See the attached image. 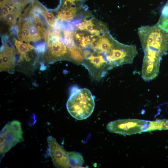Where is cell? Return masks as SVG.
I'll use <instances>...</instances> for the list:
<instances>
[{"mask_svg":"<svg viewBox=\"0 0 168 168\" xmlns=\"http://www.w3.org/2000/svg\"><path fill=\"white\" fill-rule=\"evenodd\" d=\"M17 16V14L12 11L10 12L5 17L7 22L12 24H15L16 22Z\"/></svg>","mask_w":168,"mask_h":168,"instance_id":"cell-19","label":"cell"},{"mask_svg":"<svg viewBox=\"0 0 168 168\" xmlns=\"http://www.w3.org/2000/svg\"><path fill=\"white\" fill-rule=\"evenodd\" d=\"M29 23L25 22L22 24L18 32V38L21 41L29 42L31 41L29 30Z\"/></svg>","mask_w":168,"mask_h":168,"instance_id":"cell-14","label":"cell"},{"mask_svg":"<svg viewBox=\"0 0 168 168\" xmlns=\"http://www.w3.org/2000/svg\"><path fill=\"white\" fill-rule=\"evenodd\" d=\"M16 51L13 47L5 45L0 52V71L12 73L14 71Z\"/></svg>","mask_w":168,"mask_h":168,"instance_id":"cell-10","label":"cell"},{"mask_svg":"<svg viewBox=\"0 0 168 168\" xmlns=\"http://www.w3.org/2000/svg\"><path fill=\"white\" fill-rule=\"evenodd\" d=\"M47 141L48 147L47 152L51 157L54 166L57 168L69 167L67 152L64 148L51 136L48 137Z\"/></svg>","mask_w":168,"mask_h":168,"instance_id":"cell-8","label":"cell"},{"mask_svg":"<svg viewBox=\"0 0 168 168\" xmlns=\"http://www.w3.org/2000/svg\"><path fill=\"white\" fill-rule=\"evenodd\" d=\"M42 14L47 23L51 26H53L56 21V18L53 14L45 11L42 12Z\"/></svg>","mask_w":168,"mask_h":168,"instance_id":"cell-18","label":"cell"},{"mask_svg":"<svg viewBox=\"0 0 168 168\" xmlns=\"http://www.w3.org/2000/svg\"><path fill=\"white\" fill-rule=\"evenodd\" d=\"M149 121L137 119H118L108 123L106 129L111 133L131 135L147 132Z\"/></svg>","mask_w":168,"mask_h":168,"instance_id":"cell-5","label":"cell"},{"mask_svg":"<svg viewBox=\"0 0 168 168\" xmlns=\"http://www.w3.org/2000/svg\"><path fill=\"white\" fill-rule=\"evenodd\" d=\"M14 44L16 46L18 53L21 54L20 61L23 60V59H26L28 57L27 53L34 48L33 46L29 43L26 44L24 43L22 41L16 40H15Z\"/></svg>","mask_w":168,"mask_h":168,"instance_id":"cell-11","label":"cell"},{"mask_svg":"<svg viewBox=\"0 0 168 168\" xmlns=\"http://www.w3.org/2000/svg\"><path fill=\"white\" fill-rule=\"evenodd\" d=\"M150 128L152 131L158 130L168 129V120H157L151 121Z\"/></svg>","mask_w":168,"mask_h":168,"instance_id":"cell-15","label":"cell"},{"mask_svg":"<svg viewBox=\"0 0 168 168\" xmlns=\"http://www.w3.org/2000/svg\"><path fill=\"white\" fill-rule=\"evenodd\" d=\"M81 64L87 68L92 78L97 81L105 77L112 69L103 56L95 52L85 55Z\"/></svg>","mask_w":168,"mask_h":168,"instance_id":"cell-6","label":"cell"},{"mask_svg":"<svg viewBox=\"0 0 168 168\" xmlns=\"http://www.w3.org/2000/svg\"><path fill=\"white\" fill-rule=\"evenodd\" d=\"M34 26L41 37L46 41L47 36L44 23L41 19L38 17H36L34 21Z\"/></svg>","mask_w":168,"mask_h":168,"instance_id":"cell-16","label":"cell"},{"mask_svg":"<svg viewBox=\"0 0 168 168\" xmlns=\"http://www.w3.org/2000/svg\"><path fill=\"white\" fill-rule=\"evenodd\" d=\"M142 49L149 47L155 49L163 55L168 51V33L156 25L143 26L138 30Z\"/></svg>","mask_w":168,"mask_h":168,"instance_id":"cell-2","label":"cell"},{"mask_svg":"<svg viewBox=\"0 0 168 168\" xmlns=\"http://www.w3.org/2000/svg\"><path fill=\"white\" fill-rule=\"evenodd\" d=\"M67 154L70 167H80L83 165L84 161L81 154L75 152H67Z\"/></svg>","mask_w":168,"mask_h":168,"instance_id":"cell-12","label":"cell"},{"mask_svg":"<svg viewBox=\"0 0 168 168\" xmlns=\"http://www.w3.org/2000/svg\"><path fill=\"white\" fill-rule=\"evenodd\" d=\"M48 46L45 56L47 63L64 60L71 61L70 51L63 42L58 40L48 44Z\"/></svg>","mask_w":168,"mask_h":168,"instance_id":"cell-9","label":"cell"},{"mask_svg":"<svg viewBox=\"0 0 168 168\" xmlns=\"http://www.w3.org/2000/svg\"><path fill=\"white\" fill-rule=\"evenodd\" d=\"M21 123L14 120L8 122L0 132V152L3 155L17 144L24 141Z\"/></svg>","mask_w":168,"mask_h":168,"instance_id":"cell-4","label":"cell"},{"mask_svg":"<svg viewBox=\"0 0 168 168\" xmlns=\"http://www.w3.org/2000/svg\"><path fill=\"white\" fill-rule=\"evenodd\" d=\"M156 25L168 33V1L164 6L161 15Z\"/></svg>","mask_w":168,"mask_h":168,"instance_id":"cell-13","label":"cell"},{"mask_svg":"<svg viewBox=\"0 0 168 168\" xmlns=\"http://www.w3.org/2000/svg\"><path fill=\"white\" fill-rule=\"evenodd\" d=\"M37 51L39 53H43L45 50V45L41 44L38 45L36 48Z\"/></svg>","mask_w":168,"mask_h":168,"instance_id":"cell-21","label":"cell"},{"mask_svg":"<svg viewBox=\"0 0 168 168\" xmlns=\"http://www.w3.org/2000/svg\"><path fill=\"white\" fill-rule=\"evenodd\" d=\"M1 13L2 17H5L10 12L9 7L6 5L4 2H1Z\"/></svg>","mask_w":168,"mask_h":168,"instance_id":"cell-20","label":"cell"},{"mask_svg":"<svg viewBox=\"0 0 168 168\" xmlns=\"http://www.w3.org/2000/svg\"><path fill=\"white\" fill-rule=\"evenodd\" d=\"M137 53L135 45L125 44L115 39L108 52L106 59L112 68L132 63Z\"/></svg>","mask_w":168,"mask_h":168,"instance_id":"cell-3","label":"cell"},{"mask_svg":"<svg viewBox=\"0 0 168 168\" xmlns=\"http://www.w3.org/2000/svg\"><path fill=\"white\" fill-rule=\"evenodd\" d=\"M95 97L86 88L74 86L66 104L70 114L76 119H85L92 113L95 107Z\"/></svg>","mask_w":168,"mask_h":168,"instance_id":"cell-1","label":"cell"},{"mask_svg":"<svg viewBox=\"0 0 168 168\" xmlns=\"http://www.w3.org/2000/svg\"><path fill=\"white\" fill-rule=\"evenodd\" d=\"M143 49L144 56L142 68V77L145 81H148L157 76L160 62L163 55L158 50L150 47Z\"/></svg>","mask_w":168,"mask_h":168,"instance_id":"cell-7","label":"cell"},{"mask_svg":"<svg viewBox=\"0 0 168 168\" xmlns=\"http://www.w3.org/2000/svg\"><path fill=\"white\" fill-rule=\"evenodd\" d=\"M29 30L31 41H37L40 39L41 37L39 34L35 27L30 23H29Z\"/></svg>","mask_w":168,"mask_h":168,"instance_id":"cell-17","label":"cell"}]
</instances>
